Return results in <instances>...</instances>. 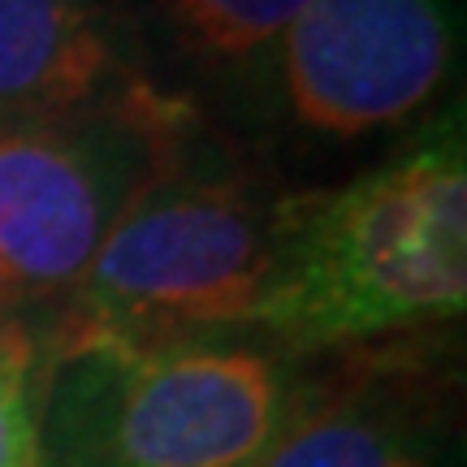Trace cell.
Listing matches in <instances>:
<instances>
[{"label":"cell","instance_id":"6","mask_svg":"<svg viewBox=\"0 0 467 467\" xmlns=\"http://www.w3.org/2000/svg\"><path fill=\"white\" fill-rule=\"evenodd\" d=\"M130 91L113 0H0V121H66Z\"/></svg>","mask_w":467,"mask_h":467},{"label":"cell","instance_id":"2","mask_svg":"<svg viewBox=\"0 0 467 467\" xmlns=\"http://www.w3.org/2000/svg\"><path fill=\"white\" fill-rule=\"evenodd\" d=\"M285 420L277 359L243 342L69 337L39 424L44 467H255Z\"/></svg>","mask_w":467,"mask_h":467},{"label":"cell","instance_id":"5","mask_svg":"<svg viewBox=\"0 0 467 467\" xmlns=\"http://www.w3.org/2000/svg\"><path fill=\"white\" fill-rule=\"evenodd\" d=\"M117 191L121 173L91 134L61 121L0 126V303L44 299L83 282L126 208Z\"/></svg>","mask_w":467,"mask_h":467},{"label":"cell","instance_id":"10","mask_svg":"<svg viewBox=\"0 0 467 467\" xmlns=\"http://www.w3.org/2000/svg\"><path fill=\"white\" fill-rule=\"evenodd\" d=\"M22 334H31V329H22V325H17V320L9 317V307H5V303H0V350L9 347V342H14V337H22Z\"/></svg>","mask_w":467,"mask_h":467},{"label":"cell","instance_id":"4","mask_svg":"<svg viewBox=\"0 0 467 467\" xmlns=\"http://www.w3.org/2000/svg\"><path fill=\"white\" fill-rule=\"evenodd\" d=\"M451 66L446 0H312L277 39L285 113L299 130L337 143L424 113Z\"/></svg>","mask_w":467,"mask_h":467},{"label":"cell","instance_id":"8","mask_svg":"<svg viewBox=\"0 0 467 467\" xmlns=\"http://www.w3.org/2000/svg\"><path fill=\"white\" fill-rule=\"evenodd\" d=\"M312 0H156L173 44L200 66L238 69L277 48Z\"/></svg>","mask_w":467,"mask_h":467},{"label":"cell","instance_id":"1","mask_svg":"<svg viewBox=\"0 0 467 467\" xmlns=\"http://www.w3.org/2000/svg\"><path fill=\"white\" fill-rule=\"evenodd\" d=\"M463 307L467 151L454 117L342 191L285 200L282 247L251 325L320 350L441 325Z\"/></svg>","mask_w":467,"mask_h":467},{"label":"cell","instance_id":"9","mask_svg":"<svg viewBox=\"0 0 467 467\" xmlns=\"http://www.w3.org/2000/svg\"><path fill=\"white\" fill-rule=\"evenodd\" d=\"M35 342L14 337L0 350V467H44L39 454V416L31 402Z\"/></svg>","mask_w":467,"mask_h":467},{"label":"cell","instance_id":"3","mask_svg":"<svg viewBox=\"0 0 467 467\" xmlns=\"http://www.w3.org/2000/svg\"><path fill=\"white\" fill-rule=\"evenodd\" d=\"M285 200L234 173L165 169L134 186L74 285L69 337L151 347L251 325L282 247Z\"/></svg>","mask_w":467,"mask_h":467},{"label":"cell","instance_id":"7","mask_svg":"<svg viewBox=\"0 0 467 467\" xmlns=\"http://www.w3.org/2000/svg\"><path fill=\"white\" fill-rule=\"evenodd\" d=\"M255 467H433V454L407 420L372 402L334 399L282 420Z\"/></svg>","mask_w":467,"mask_h":467}]
</instances>
